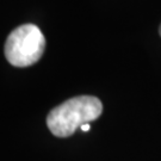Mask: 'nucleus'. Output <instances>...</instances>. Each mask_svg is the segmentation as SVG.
<instances>
[{"mask_svg":"<svg viewBox=\"0 0 161 161\" xmlns=\"http://www.w3.org/2000/svg\"><path fill=\"white\" fill-rule=\"evenodd\" d=\"M103 112V104L97 97L70 98L49 112L47 125L56 137H68L81 125L96 121Z\"/></svg>","mask_w":161,"mask_h":161,"instance_id":"obj_1","label":"nucleus"},{"mask_svg":"<svg viewBox=\"0 0 161 161\" xmlns=\"http://www.w3.org/2000/svg\"><path fill=\"white\" fill-rule=\"evenodd\" d=\"M46 49V38L38 26L23 24L8 35L5 42V58L14 67L36 64Z\"/></svg>","mask_w":161,"mask_h":161,"instance_id":"obj_2","label":"nucleus"},{"mask_svg":"<svg viewBox=\"0 0 161 161\" xmlns=\"http://www.w3.org/2000/svg\"><path fill=\"white\" fill-rule=\"evenodd\" d=\"M80 129L82 130V131H85V132H87L90 129H91V125H90V123H86V124H84V125H81L80 127Z\"/></svg>","mask_w":161,"mask_h":161,"instance_id":"obj_3","label":"nucleus"},{"mask_svg":"<svg viewBox=\"0 0 161 161\" xmlns=\"http://www.w3.org/2000/svg\"><path fill=\"white\" fill-rule=\"evenodd\" d=\"M159 34H160V36H161V25H160V28H159Z\"/></svg>","mask_w":161,"mask_h":161,"instance_id":"obj_4","label":"nucleus"}]
</instances>
